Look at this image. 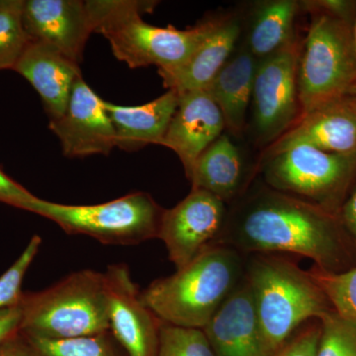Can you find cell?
I'll return each instance as SVG.
<instances>
[{
	"instance_id": "3",
	"label": "cell",
	"mask_w": 356,
	"mask_h": 356,
	"mask_svg": "<svg viewBox=\"0 0 356 356\" xmlns=\"http://www.w3.org/2000/svg\"><path fill=\"white\" fill-rule=\"evenodd\" d=\"M245 255L213 245L168 277L154 280L140 297L165 324L203 330L245 277Z\"/></svg>"
},
{
	"instance_id": "16",
	"label": "cell",
	"mask_w": 356,
	"mask_h": 356,
	"mask_svg": "<svg viewBox=\"0 0 356 356\" xmlns=\"http://www.w3.org/2000/svg\"><path fill=\"white\" fill-rule=\"evenodd\" d=\"M202 331L215 356H269L245 277Z\"/></svg>"
},
{
	"instance_id": "34",
	"label": "cell",
	"mask_w": 356,
	"mask_h": 356,
	"mask_svg": "<svg viewBox=\"0 0 356 356\" xmlns=\"http://www.w3.org/2000/svg\"><path fill=\"white\" fill-rule=\"evenodd\" d=\"M0 356H36L24 337L18 334L0 346Z\"/></svg>"
},
{
	"instance_id": "31",
	"label": "cell",
	"mask_w": 356,
	"mask_h": 356,
	"mask_svg": "<svg viewBox=\"0 0 356 356\" xmlns=\"http://www.w3.org/2000/svg\"><path fill=\"white\" fill-rule=\"evenodd\" d=\"M36 197L0 170V202L26 211Z\"/></svg>"
},
{
	"instance_id": "27",
	"label": "cell",
	"mask_w": 356,
	"mask_h": 356,
	"mask_svg": "<svg viewBox=\"0 0 356 356\" xmlns=\"http://www.w3.org/2000/svg\"><path fill=\"white\" fill-rule=\"evenodd\" d=\"M321 337L316 356H356V324L336 312L320 320Z\"/></svg>"
},
{
	"instance_id": "13",
	"label": "cell",
	"mask_w": 356,
	"mask_h": 356,
	"mask_svg": "<svg viewBox=\"0 0 356 356\" xmlns=\"http://www.w3.org/2000/svg\"><path fill=\"white\" fill-rule=\"evenodd\" d=\"M296 146L314 147L327 153L356 154L355 105L344 96L302 114L287 132L262 151L259 161Z\"/></svg>"
},
{
	"instance_id": "18",
	"label": "cell",
	"mask_w": 356,
	"mask_h": 356,
	"mask_svg": "<svg viewBox=\"0 0 356 356\" xmlns=\"http://www.w3.org/2000/svg\"><path fill=\"white\" fill-rule=\"evenodd\" d=\"M238 14H226L221 24L207 37L184 65L170 70H158L163 86L178 95L207 88L233 55L243 34Z\"/></svg>"
},
{
	"instance_id": "24",
	"label": "cell",
	"mask_w": 356,
	"mask_h": 356,
	"mask_svg": "<svg viewBox=\"0 0 356 356\" xmlns=\"http://www.w3.org/2000/svg\"><path fill=\"white\" fill-rule=\"evenodd\" d=\"M25 0H0V70H13L30 38L23 23Z\"/></svg>"
},
{
	"instance_id": "9",
	"label": "cell",
	"mask_w": 356,
	"mask_h": 356,
	"mask_svg": "<svg viewBox=\"0 0 356 356\" xmlns=\"http://www.w3.org/2000/svg\"><path fill=\"white\" fill-rule=\"evenodd\" d=\"M298 39L270 57L259 60L252 88V127L262 149L287 132L301 115L298 98Z\"/></svg>"
},
{
	"instance_id": "4",
	"label": "cell",
	"mask_w": 356,
	"mask_h": 356,
	"mask_svg": "<svg viewBox=\"0 0 356 356\" xmlns=\"http://www.w3.org/2000/svg\"><path fill=\"white\" fill-rule=\"evenodd\" d=\"M245 277L250 284L262 339L273 356L306 323L334 311L309 271L278 254H250Z\"/></svg>"
},
{
	"instance_id": "28",
	"label": "cell",
	"mask_w": 356,
	"mask_h": 356,
	"mask_svg": "<svg viewBox=\"0 0 356 356\" xmlns=\"http://www.w3.org/2000/svg\"><path fill=\"white\" fill-rule=\"evenodd\" d=\"M42 238L34 236L28 243L27 247L18 257L17 261L0 276V310L19 304L23 294V280L39 252Z\"/></svg>"
},
{
	"instance_id": "14",
	"label": "cell",
	"mask_w": 356,
	"mask_h": 356,
	"mask_svg": "<svg viewBox=\"0 0 356 356\" xmlns=\"http://www.w3.org/2000/svg\"><path fill=\"white\" fill-rule=\"evenodd\" d=\"M23 23L30 40L50 44L79 65L93 33L86 2L81 0H25Z\"/></svg>"
},
{
	"instance_id": "26",
	"label": "cell",
	"mask_w": 356,
	"mask_h": 356,
	"mask_svg": "<svg viewBox=\"0 0 356 356\" xmlns=\"http://www.w3.org/2000/svg\"><path fill=\"white\" fill-rule=\"evenodd\" d=\"M156 356H215L202 330L163 323Z\"/></svg>"
},
{
	"instance_id": "5",
	"label": "cell",
	"mask_w": 356,
	"mask_h": 356,
	"mask_svg": "<svg viewBox=\"0 0 356 356\" xmlns=\"http://www.w3.org/2000/svg\"><path fill=\"white\" fill-rule=\"evenodd\" d=\"M20 332L65 339L110 332L104 273L91 269L67 275L47 289L23 292Z\"/></svg>"
},
{
	"instance_id": "23",
	"label": "cell",
	"mask_w": 356,
	"mask_h": 356,
	"mask_svg": "<svg viewBox=\"0 0 356 356\" xmlns=\"http://www.w3.org/2000/svg\"><path fill=\"white\" fill-rule=\"evenodd\" d=\"M21 334L36 356H126L110 332L65 339Z\"/></svg>"
},
{
	"instance_id": "35",
	"label": "cell",
	"mask_w": 356,
	"mask_h": 356,
	"mask_svg": "<svg viewBox=\"0 0 356 356\" xmlns=\"http://www.w3.org/2000/svg\"><path fill=\"white\" fill-rule=\"evenodd\" d=\"M351 39H353V50H355L356 57V17L355 22H353V27H351Z\"/></svg>"
},
{
	"instance_id": "15",
	"label": "cell",
	"mask_w": 356,
	"mask_h": 356,
	"mask_svg": "<svg viewBox=\"0 0 356 356\" xmlns=\"http://www.w3.org/2000/svg\"><path fill=\"white\" fill-rule=\"evenodd\" d=\"M224 117L206 89L179 95L177 111L159 146L177 154L187 179H191L196 161L224 134Z\"/></svg>"
},
{
	"instance_id": "33",
	"label": "cell",
	"mask_w": 356,
	"mask_h": 356,
	"mask_svg": "<svg viewBox=\"0 0 356 356\" xmlns=\"http://www.w3.org/2000/svg\"><path fill=\"white\" fill-rule=\"evenodd\" d=\"M22 310L19 304L0 310V346L19 334Z\"/></svg>"
},
{
	"instance_id": "2",
	"label": "cell",
	"mask_w": 356,
	"mask_h": 356,
	"mask_svg": "<svg viewBox=\"0 0 356 356\" xmlns=\"http://www.w3.org/2000/svg\"><path fill=\"white\" fill-rule=\"evenodd\" d=\"M158 2L137 0L86 1L93 32L108 40L117 60L131 69L156 65L158 70L180 67L201 43L221 24L225 15L201 20L193 27H158L147 24L142 14L153 10Z\"/></svg>"
},
{
	"instance_id": "32",
	"label": "cell",
	"mask_w": 356,
	"mask_h": 356,
	"mask_svg": "<svg viewBox=\"0 0 356 356\" xmlns=\"http://www.w3.org/2000/svg\"><path fill=\"white\" fill-rule=\"evenodd\" d=\"M339 218L356 252V179L341 206Z\"/></svg>"
},
{
	"instance_id": "1",
	"label": "cell",
	"mask_w": 356,
	"mask_h": 356,
	"mask_svg": "<svg viewBox=\"0 0 356 356\" xmlns=\"http://www.w3.org/2000/svg\"><path fill=\"white\" fill-rule=\"evenodd\" d=\"M220 245L243 255H300L325 273L356 266L355 248L337 215L264 182L250 185L232 203Z\"/></svg>"
},
{
	"instance_id": "8",
	"label": "cell",
	"mask_w": 356,
	"mask_h": 356,
	"mask_svg": "<svg viewBox=\"0 0 356 356\" xmlns=\"http://www.w3.org/2000/svg\"><path fill=\"white\" fill-rule=\"evenodd\" d=\"M264 182L339 216L356 179V154L327 153L310 146L290 147L257 163Z\"/></svg>"
},
{
	"instance_id": "22",
	"label": "cell",
	"mask_w": 356,
	"mask_h": 356,
	"mask_svg": "<svg viewBox=\"0 0 356 356\" xmlns=\"http://www.w3.org/2000/svg\"><path fill=\"white\" fill-rule=\"evenodd\" d=\"M301 8L296 0H266L254 4L243 43L257 60L283 50L296 41L295 21Z\"/></svg>"
},
{
	"instance_id": "6",
	"label": "cell",
	"mask_w": 356,
	"mask_h": 356,
	"mask_svg": "<svg viewBox=\"0 0 356 356\" xmlns=\"http://www.w3.org/2000/svg\"><path fill=\"white\" fill-rule=\"evenodd\" d=\"M26 211L51 220L69 235L88 236L114 245H139L158 238L165 212L145 192L96 205H65L36 197Z\"/></svg>"
},
{
	"instance_id": "10",
	"label": "cell",
	"mask_w": 356,
	"mask_h": 356,
	"mask_svg": "<svg viewBox=\"0 0 356 356\" xmlns=\"http://www.w3.org/2000/svg\"><path fill=\"white\" fill-rule=\"evenodd\" d=\"M227 217V204L202 189H191L177 205L165 209L158 238L165 243L177 270L220 245Z\"/></svg>"
},
{
	"instance_id": "25",
	"label": "cell",
	"mask_w": 356,
	"mask_h": 356,
	"mask_svg": "<svg viewBox=\"0 0 356 356\" xmlns=\"http://www.w3.org/2000/svg\"><path fill=\"white\" fill-rule=\"evenodd\" d=\"M309 273L337 315L356 324V266L341 273H325L314 266Z\"/></svg>"
},
{
	"instance_id": "30",
	"label": "cell",
	"mask_w": 356,
	"mask_h": 356,
	"mask_svg": "<svg viewBox=\"0 0 356 356\" xmlns=\"http://www.w3.org/2000/svg\"><path fill=\"white\" fill-rule=\"evenodd\" d=\"M306 11H321L353 25L356 17V1L353 0H310L300 1Z\"/></svg>"
},
{
	"instance_id": "7",
	"label": "cell",
	"mask_w": 356,
	"mask_h": 356,
	"mask_svg": "<svg viewBox=\"0 0 356 356\" xmlns=\"http://www.w3.org/2000/svg\"><path fill=\"white\" fill-rule=\"evenodd\" d=\"M309 13L311 23L298 64L301 115L344 97L356 83L353 25L321 11Z\"/></svg>"
},
{
	"instance_id": "29",
	"label": "cell",
	"mask_w": 356,
	"mask_h": 356,
	"mask_svg": "<svg viewBox=\"0 0 356 356\" xmlns=\"http://www.w3.org/2000/svg\"><path fill=\"white\" fill-rule=\"evenodd\" d=\"M320 337V320L310 321L297 330L273 356H316Z\"/></svg>"
},
{
	"instance_id": "17",
	"label": "cell",
	"mask_w": 356,
	"mask_h": 356,
	"mask_svg": "<svg viewBox=\"0 0 356 356\" xmlns=\"http://www.w3.org/2000/svg\"><path fill=\"white\" fill-rule=\"evenodd\" d=\"M13 70L25 77L41 96L51 120L64 115L76 79L79 65L44 42L30 40Z\"/></svg>"
},
{
	"instance_id": "20",
	"label": "cell",
	"mask_w": 356,
	"mask_h": 356,
	"mask_svg": "<svg viewBox=\"0 0 356 356\" xmlns=\"http://www.w3.org/2000/svg\"><path fill=\"white\" fill-rule=\"evenodd\" d=\"M254 177L245 168L240 149L222 134L199 156L189 181L191 189L210 192L229 204L248 191Z\"/></svg>"
},
{
	"instance_id": "12",
	"label": "cell",
	"mask_w": 356,
	"mask_h": 356,
	"mask_svg": "<svg viewBox=\"0 0 356 356\" xmlns=\"http://www.w3.org/2000/svg\"><path fill=\"white\" fill-rule=\"evenodd\" d=\"M103 102L83 76L76 79L64 115L49 125L65 156H108L116 147L113 124Z\"/></svg>"
},
{
	"instance_id": "19",
	"label": "cell",
	"mask_w": 356,
	"mask_h": 356,
	"mask_svg": "<svg viewBox=\"0 0 356 356\" xmlns=\"http://www.w3.org/2000/svg\"><path fill=\"white\" fill-rule=\"evenodd\" d=\"M116 136V147L135 152L147 145H159L165 137L179 103V95L168 90L140 106H121L105 102Z\"/></svg>"
},
{
	"instance_id": "11",
	"label": "cell",
	"mask_w": 356,
	"mask_h": 356,
	"mask_svg": "<svg viewBox=\"0 0 356 356\" xmlns=\"http://www.w3.org/2000/svg\"><path fill=\"white\" fill-rule=\"evenodd\" d=\"M104 278L110 332L115 341L126 356H156L163 322L143 301L128 266H109Z\"/></svg>"
},
{
	"instance_id": "36",
	"label": "cell",
	"mask_w": 356,
	"mask_h": 356,
	"mask_svg": "<svg viewBox=\"0 0 356 356\" xmlns=\"http://www.w3.org/2000/svg\"><path fill=\"white\" fill-rule=\"evenodd\" d=\"M346 96L356 106V83H355V86H353V88L350 89V92H348V95H346Z\"/></svg>"
},
{
	"instance_id": "21",
	"label": "cell",
	"mask_w": 356,
	"mask_h": 356,
	"mask_svg": "<svg viewBox=\"0 0 356 356\" xmlns=\"http://www.w3.org/2000/svg\"><path fill=\"white\" fill-rule=\"evenodd\" d=\"M257 64L259 60L241 44L206 88L221 110L227 130L236 138L242 137L245 130Z\"/></svg>"
}]
</instances>
